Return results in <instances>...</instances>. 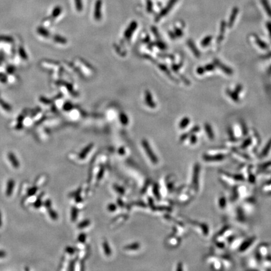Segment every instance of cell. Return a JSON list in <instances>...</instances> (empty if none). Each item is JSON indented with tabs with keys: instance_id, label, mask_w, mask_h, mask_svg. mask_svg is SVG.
Listing matches in <instances>:
<instances>
[{
	"instance_id": "obj_1",
	"label": "cell",
	"mask_w": 271,
	"mask_h": 271,
	"mask_svg": "<svg viewBox=\"0 0 271 271\" xmlns=\"http://www.w3.org/2000/svg\"><path fill=\"white\" fill-rule=\"evenodd\" d=\"M200 171V166L199 163L196 162L195 164L193 167V176L191 179V187L193 190L196 192L198 190L199 188V175Z\"/></svg>"
},
{
	"instance_id": "obj_2",
	"label": "cell",
	"mask_w": 271,
	"mask_h": 271,
	"mask_svg": "<svg viewBox=\"0 0 271 271\" xmlns=\"http://www.w3.org/2000/svg\"><path fill=\"white\" fill-rule=\"evenodd\" d=\"M219 176L222 181L226 185L234 186L237 184V181L233 177V175L230 174L227 172L221 171H220Z\"/></svg>"
},
{
	"instance_id": "obj_3",
	"label": "cell",
	"mask_w": 271,
	"mask_h": 271,
	"mask_svg": "<svg viewBox=\"0 0 271 271\" xmlns=\"http://www.w3.org/2000/svg\"><path fill=\"white\" fill-rule=\"evenodd\" d=\"M177 1L178 0H169L167 5L161 10L160 13H159L157 16L155 18V22H158L160 21L161 18H163L164 16H167L168 13L171 11V9L173 8L174 5L177 3Z\"/></svg>"
},
{
	"instance_id": "obj_4",
	"label": "cell",
	"mask_w": 271,
	"mask_h": 271,
	"mask_svg": "<svg viewBox=\"0 0 271 271\" xmlns=\"http://www.w3.org/2000/svg\"><path fill=\"white\" fill-rule=\"evenodd\" d=\"M231 153L232 157L234 158L235 160L240 162H243V163L248 162L251 160V158H250L249 155L240 152L239 151L236 150L235 148H232Z\"/></svg>"
},
{
	"instance_id": "obj_5",
	"label": "cell",
	"mask_w": 271,
	"mask_h": 271,
	"mask_svg": "<svg viewBox=\"0 0 271 271\" xmlns=\"http://www.w3.org/2000/svg\"><path fill=\"white\" fill-rule=\"evenodd\" d=\"M142 144H143V146L144 149L145 151L146 152L148 157L150 158V159L151 160L152 163L157 164L158 162V158H157L156 156V155L154 154L153 151H152V149L150 147V144H149L147 140H143V141H142Z\"/></svg>"
},
{
	"instance_id": "obj_6",
	"label": "cell",
	"mask_w": 271,
	"mask_h": 271,
	"mask_svg": "<svg viewBox=\"0 0 271 271\" xmlns=\"http://www.w3.org/2000/svg\"><path fill=\"white\" fill-rule=\"evenodd\" d=\"M257 239V237L255 236H253L250 237V238L247 239L246 240H243L241 244L239 247V250L240 252H244L247 249H249L250 247H251L253 243Z\"/></svg>"
},
{
	"instance_id": "obj_7",
	"label": "cell",
	"mask_w": 271,
	"mask_h": 271,
	"mask_svg": "<svg viewBox=\"0 0 271 271\" xmlns=\"http://www.w3.org/2000/svg\"><path fill=\"white\" fill-rule=\"evenodd\" d=\"M226 158L225 154H205L203 155V160L206 162H218L224 160Z\"/></svg>"
},
{
	"instance_id": "obj_8",
	"label": "cell",
	"mask_w": 271,
	"mask_h": 271,
	"mask_svg": "<svg viewBox=\"0 0 271 271\" xmlns=\"http://www.w3.org/2000/svg\"><path fill=\"white\" fill-rule=\"evenodd\" d=\"M102 1L97 0L95 3L94 9V18L96 21H100L102 18Z\"/></svg>"
},
{
	"instance_id": "obj_9",
	"label": "cell",
	"mask_w": 271,
	"mask_h": 271,
	"mask_svg": "<svg viewBox=\"0 0 271 271\" xmlns=\"http://www.w3.org/2000/svg\"><path fill=\"white\" fill-rule=\"evenodd\" d=\"M213 64L215 65V67H218L219 69H221L223 72L225 73L227 75H232L233 74V70L228 66L225 65V64H223L222 62L217 59H215L213 60Z\"/></svg>"
},
{
	"instance_id": "obj_10",
	"label": "cell",
	"mask_w": 271,
	"mask_h": 271,
	"mask_svg": "<svg viewBox=\"0 0 271 271\" xmlns=\"http://www.w3.org/2000/svg\"><path fill=\"white\" fill-rule=\"evenodd\" d=\"M255 203L256 201L255 199L253 198H249L246 199L244 202H243V208H242L245 212L247 211V212H251L255 205Z\"/></svg>"
},
{
	"instance_id": "obj_11",
	"label": "cell",
	"mask_w": 271,
	"mask_h": 271,
	"mask_svg": "<svg viewBox=\"0 0 271 271\" xmlns=\"http://www.w3.org/2000/svg\"><path fill=\"white\" fill-rule=\"evenodd\" d=\"M138 27V23L136 22L133 21L128 26L127 29L126 30V31L124 32V36L127 39H129L133 35V34L135 32V30H136Z\"/></svg>"
},
{
	"instance_id": "obj_12",
	"label": "cell",
	"mask_w": 271,
	"mask_h": 271,
	"mask_svg": "<svg viewBox=\"0 0 271 271\" xmlns=\"http://www.w3.org/2000/svg\"><path fill=\"white\" fill-rule=\"evenodd\" d=\"M144 100L145 103L146 104L148 107H150L152 109H153L156 107V104L153 101L152 96L151 93L149 90H146L144 92Z\"/></svg>"
},
{
	"instance_id": "obj_13",
	"label": "cell",
	"mask_w": 271,
	"mask_h": 271,
	"mask_svg": "<svg viewBox=\"0 0 271 271\" xmlns=\"http://www.w3.org/2000/svg\"><path fill=\"white\" fill-rule=\"evenodd\" d=\"M269 245L267 244V243H262V244H260L259 246L258 249H257V252L259 253L260 255L262 257V258H264V257H265L268 255H269Z\"/></svg>"
},
{
	"instance_id": "obj_14",
	"label": "cell",
	"mask_w": 271,
	"mask_h": 271,
	"mask_svg": "<svg viewBox=\"0 0 271 271\" xmlns=\"http://www.w3.org/2000/svg\"><path fill=\"white\" fill-rule=\"evenodd\" d=\"M239 11V9L237 7H234L232 9V11L231 14H230L228 24H227L229 28H232V27L233 26V23H234L235 22V20L237 18V15H238Z\"/></svg>"
},
{
	"instance_id": "obj_15",
	"label": "cell",
	"mask_w": 271,
	"mask_h": 271,
	"mask_svg": "<svg viewBox=\"0 0 271 271\" xmlns=\"http://www.w3.org/2000/svg\"><path fill=\"white\" fill-rule=\"evenodd\" d=\"M226 26H227V23L224 20H222L220 23V33H219V35L217 38V42L218 44L221 43L222 40H223V38H224V34L225 32V29H226Z\"/></svg>"
},
{
	"instance_id": "obj_16",
	"label": "cell",
	"mask_w": 271,
	"mask_h": 271,
	"mask_svg": "<svg viewBox=\"0 0 271 271\" xmlns=\"http://www.w3.org/2000/svg\"><path fill=\"white\" fill-rule=\"evenodd\" d=\"M187 45L189 48L191 50L192 53L194 54L195 57H196V58H199V57H200V51L198 50V48L195 45V44L193 42V41L191 39L188 40Z\"/></svg>"
},
{
	"instance_id": "obj_17",
	"label": "cell",
	"mask_w": 271,
	"mask_h": 271,
	"mask_svg": "<svg viewBox=\"0 0 271 271\" xmlns=\"http://www.w3.org/2000/svg\"><path fill=\"white\" fill-rule=\"evenodd\" d=\"M220 259L221 260L222 266L226 268H230L233 266L232 260L229 255H222Z\"/></svg>"
},
{
	"instance_id": "obj_18",
	"label": "cell",
	"mask_w": 271,
	"mask_h": 271,
	"mask_svg": "<svg viewBox=\"0 0 271 271\" xmlns=\"http://www.w3.org/2000/svg\"><path fill=\"white\" fill-rule=\"evenodd\" d=\"M236 218L238 222L243 223L245 222V216L244 211L242 208H238L236 211Z\"/></svg>"
},
{
	"instance_id": "obj_19",
	"label": "cell",
	"mask_w": 271,
	"mask_h": 271,
	"mask_svg": "<svg viewBox=\"0 0 271 271\" xmlns=\"http://www.w3.org/2000/svg\"><path fill=\"white\" fill-rule=\"evenodd\" d=\"M243 240H244V239H243V237H235L234 239H233L232 241V242L230 243L231 249H235L237 248V247H239V246L240 245V244H241Z\"/></svg>"
},
{
	"instance_id": "obj_20",
	"label": "cell",
	"mask_w": 271,
	"mask_h": 271,
	"mask_svg": "<svg viewBox=\"0 0 271 271\" xmlns=\"http://www.w3.org/2000/svg\"><path fill=\"white\" fill-rule=\"evenodd\" d=\"M229 152V150L227 148L222 147L219 148L213 149L210 151L209 154H225Z\"/></svg>"
},
{
	"instance_id": "obj_21",
	"label": "cell",
	"mask_w": 271,
	"mask_h": 271,
	"mask_svg": "<svg viewBox=\"0 0 271 271\" xmlns=\"http://www.w3.org/2000/svg\"><path fill=\"white\" fill-rule=\"evenodd\" d=\"M204 129H205L206 134H207L208 136V138L211 140H213L215 138V136H214V133H213L212 127L210 126V124L208 123H205L204 124Z\"/></svg>"
},
{
	"instance_id": "obj_22",
	"label": "cell",
	"mask_w": 271,
	"mask_h": 271,
	"mask_svg": "<svg viewBox=\"0 0 271 271\" xmlns=\"http://www.w3.org/2000/svg\"><path fill=\"white\" fill-rule=\"evenodd\" d=\"M270 149H271V139H270V140L268 141L267 143L265 146V147L264 148L263 150L261 152V154H260V157L262 158L266 157L267 156V154L269 153Z\"/></svg>"
},
{
	"instance_id": "obj_23",
	"label": "cell",
	"mask_w": 271,
	"mask_h": 271,
	"mask_svg": "<svg viewBox=\"0 0 271 271\" xmlns=\"http://www.w3.org/2000/svg\"><path fill=\"white\" fill-rule=\"evenodd\" d=\"M253 37H254V39H255V42L257 43V45H258L260 48H261L262 49H264V50H266L269 48L268 45H267L265 42H263L262 40L260 39L257 35H253Z\"/></svg>"
},
{
	"instance_id": "obj_24",
	"label": "cell",
	"mask_w": 271,
	"mask_h": 271,
	"mask_svg": "<svg viewBox=\"0 0 271 271\" xmlns=\"http://www.w3.org/2000/svg\"><path fill=\"white\" fill-rule=\"evenodd\" d=\"M260 263H261L262 266L266 269L271 268V255L270 254L267 256L264 257Z\"/></svg>"
},
{
	"instance_id": "obj_25",
	"label": "cell",
	"mask_w": 271,
	"mask_h": 271,
	"mask_svg": "<svg viewBox=\"0 0 271 271\" xmlns=\"http://www.w3.org/2000/svg\"><path fill=\"white\" fill-rule=\"evenodd\" d=\"M263 7L265 9V11L267 13V15H268L270 18H271V6L270 5V3H269L268 0H260Z\"/></svg>"
},
{
	"instance_id": "obj_26",
	"label": "cell",
	"mask_w": 271,
	"mask_h": 271,
	"mask_svg": "<svg viewBox=\"0 0 271 271\" xmlns=\"http://www.w3.org/2000/svg\"><path fill=\"white\" fill-rule=\"evenodd\" d=\"M226 92L228 96L231 98L233 101L235 102H239L240 101L238 94H237L235 91H232L230 89H227L226 91Z\"/></svg>"
},
{
	"instance_id": "obj_27",
	"label": "cell",
	"mask_w": 271,
	"mask_h": 271,
	"mask_svg": "<svg viewBox=\"0 0 271 271\" xmlns=\"http://www.w3.org/2000/svg\"><path fill=\"white\" fill-rule=\"evenodd\" d=\"M252 144V139L250 137H248L246 140L243 142L242 144L240 145V149L242 150H245L247 148H248Z\"/></svg>"
},
{
	"instance_id": "obj_28",
	"label": "cell",
	"mask_w": 271,
	"mask_h": 271,
	"mask_svg": "<svg viewBox=\"0 0 271 271\" xmlns=\"http://www.w3.org/2000/svg\"><path fill=\"white\" fill-rule=\"evenodd\" d=\"M262 191L269 195H271V179L267 181L262 188Z\"/></svg>"
},
{
	"instance_id": "obj_29",
	"label": "cell",
	"mask_w": 271,
	"mask_h": 271,
	"mask_svg": "<svg viewBox=\"0 0 271 271\" xmlns=\"http://www.w3.org/2000/svg\"><path fill=\"white\" fill-rule=\"evenodd\" d=\"M169 242L170 243V244L171 245H174V246H177L179 245V243H181V239L178 237L177 235H176L175 237H170L169 239Z\"/></svg>"
},
{
	"instance_id": "obj_30",
	"label": "cell",
	"mask_w": 271,
	"mask_h": 271,
	"mask_svg": "<svg viewBox=\"0 0 271 271\" xmlns=\"http://www.w3.org/2000/svg\"><path fill=\"white\" fill-rule=\"evenodd\" d=\"M8 156L9 161H11V163L13 165V167L15 168H18L19 167V164H18V162L17 161V160L16 157L15 156V155L12 153H9Z\"/></svg>"
},
{
	"instance_id": "obj_31",
	"label": "cell",
	"mask_w": 271,
	"mask_h": 271,
	"mask_svg": "<svg viewBox=\"0 0 271 271\" xmlns=\"http://www.w3.org/2000/svg\"><path fill=\"white\" fill-rule=\"evenodd\" d=\"M210 265L211 266L212 268L214 270H220V269H222V267H223L222 262H221V260H220V258L218 260H215V261L212 262L211 264H210Z\"/></svg>"
},
{
	"instance_id": "obj_32",
	"label": "cell",
	"mask_w": 271,
	"mask_h": 271,
	"mask_svg": "<svg viewBox=\"0 0 271 271\" xmlns=\"http://www.w3.org/2000/svg\"><path fill=\"white\" fill-rule=\"evenodd\" d=\"M189 122H190V119H189L188 117H185L184 118H183L181 121L179 122V128L180 129L186 128L188 126V124H189Z\"/></svg>"
},
{
	"instance_id": "obj_33",
	"label": "cell",
	"mask_w": 271,
	"mask_h": 271,
	"mask_svg": "<svg viewBox=\"0 0 271 271\" xmlns=\"http://www.w3.org/2000/svg\"><path fill=\"white\" fill-rule=\"evenodd\" d=\"M212 39H213V36L212 35H208L205 36L201 42V45L203 47H207L210 44V43L212 42Z\"/></svg>"
},
{
	"instance_id": "obj_34",
	"label": "cell",
	"mask_w": 271,
	"mask_h": 271,
	"mask_svg": "<svg viewBox=\"0 0 271 271\" xmlns=\"http://www.w3.org/2000/svg\"><path fill=\"white\" fill-rule=\"evenodd\" d=\"M62 11V9L60 7V6H57L55 8H53L52 13V16L53 18H57L58 17Z\"/></svg>"
},
{
	"instance_id": "obj_35",
	"label": "cell",
	"mask_w": 271,
	"mask_h": 271,
	"mask_svg": "<svg viewBox=\"0 0 271 271\" xmlns=\"http://www.w3.org/2000/svg\"><path fill=\"white\" fill-rule=\"evenodd\" d=\"M219 207L222 209L225 208L227 205V199L224 196H221L218 199Z\"/></svg>"
},
{
	"instance_id": "obj_36",
	"label": "cell",
	"mask_w": 271,
	"mask_h": 271,
	"mask_svg": "<svg viewBox=\"0 0 271 271\" xmlns=\"http://www.w3.org/2000/svg\"><path fill=\"white\" fill-rule=\"evenodd\" d=\"M13 186H14V181L13 180H9L7 185V188H6V195H9L13 191Z\"/></svg>"
},
{
	"instance_id": "obj_37",
	"label": "cell",
	"mask_w": 271,
	"mask_h": 271,
	"mask_svg": "<svg viewBox=\"0 0 271 271\" xmlns=\"http://www.w3.org/2000/svg\"><path fill=\"white\" fill-rule=\"evenodd\" d=\"M76 5V9L79 12H81L83 9V3L82 0H74Z\"/></svg>"
},
{
	"instance_id": "obj_38",
	"label": "cell",
	"mask_w": 271,
	"mask_h": 271,
	"mask_svg": "<svg viewBox=\"0 0 271 271\" xmlns=\"http://www.w3.org/2000/svg\"><path fill=\"white\" fill-rule=\"evenodd\" d=\"M271 167V161H267V162H264L263 164H261L260 165H259V171H264V170H266V169H267V168H269V167Z\"/></svg>"
},
{
	"instance_id": "obj_39",
	"label": "cell",
	"mask_w": 271,
	"mask_h": 271,
	"mask_svg": "<svg viewBox=\"0 0 271 271\" xmlns=\"http://www.w3.org/2000/svg\"><path fill=\"white\" fill-rule=\"evenodd\" d=\"M240 126H241L243 135L245 136H246L248 134L249 131H248V129H247V127L244 121H240Z\"/></svg>"
},
{
	"instance_id": "obj_40",
	"label": "cell",
	"mask_w": 271,
	"mask_h": 271,
	"mask_svg": "<svg viewBox=\"0 0 271 271\" xmlns=\"http://www.w3.org/2000/svg\"><path fill=\"white\" fill-rule=\"evenodd\" d=\"M92 145H89L87 147H86V148H85L84 150L82 151V152H81V154H80V157L81 158H84L85 156H86V154L88 153V152H89L91 148H92Z\"/></svg>"
},
{
	"instance_id": "obj_41",
	"label": "cell",
	"mask_w": 271,
	"mask_h": 271,
	"mask_svg": "<svg viewBox=\"0 0 271 271\" xmlns=\"http://www.w3.org/2000/svg\"><path fill=\"white\" fill-rule=\"evenodd\" d=\"M189 143L191 144H195L197 143L198 138L197 136L195 135V134H192L189 136Z\"/></svg>"
},
{
	"instance_id": "obj_42",
	"label": "cell",
	"mask_w": 271,
	"mask_h": 271,
	"mask_svg": "<svg viewBox=\"0 0 271 271\" xmlns=\"http://www.w3.org/2000/svg\"><path fill=\"white\" fill-rule=\"evenodd\" d=\"M204 69H205V72H211V71L214 70V69H215V65H214V64L210 63V64H208V65H205L204 67Z\"/></svg>"
},
{
	"instance_id": "obj_43",
	"label": "cell",
	"mask_w": 271,
	"mask_h": 271,
	"mask_svg": "<svg viewBox=\"0 0 271 271\" xmlns=\"http://www.w3.org/2000/svg\"><path fill=\"white\" fill-rule=\"evenodd\" d=\"M120 120L123 124H127L128 123V119L126 114H121L120 115Z\"/></svg>"
},
{
	"instance_id": "obj_44",
	"label": "cell",
	"mask_w": 271,
	"mask_h": 271,
	"mask_svg": "<svg viewBox=\"0 0 271 271\" xmlns=\"http://www.w3.org/2000/svg\"><path fill=\"white\" fill-rule=\"evenodd\" d=\"M152 2L151 0H147L146 1V9L149 13H151L152 11Z\"/></svg>"
},
{
	"instance_id": "obj_45",
	"label": "cell",
	"mask_w": 271,
	"mask_h": 271,
	"mask_svg": "<svg viewBox=\"0 0 271 271\" xmlns=\"http://www.w3.org/2000/svg\"><path fill=\"white\" fill-rule=\"evenodd\" d=\"M175 35L176 37H181L183 35V32L182 30L178 28H175Z\"/></svg>"
},
{
	"instance_id": "obj_46",
	"label": "cell",
	"mask_w": 271,
	"mask_h": 271,
	"mask_svg": "<svg viewBox=\"0 0 271 271\" xmlns=\"http://www.w3.org/2000/svg\"><path fill=\"white\" fill-rule=\"evenodd\" d=\"M103 247H104L105 253H106L107 254V255H109V254H110V252H110V250H109V245H108L107 242H104V243Z\"/></svg>"
},
{
	"instance_id": "obj_47",
	"label": "cell",
	"mask_w": 271,
	"mask_h": 271,
	"mask_svg": "<svg viewBox=\"0 0 271 271\" xmlns=\"http://www.w3.org/2000/svg\"><path fill=\"white\" fill-rule=\"evenodd\" d=\"M242 89H243V87H242V85L239 84V85H237V86L235 87L234 91H235V92L237 94H239L240 92H242Z\"/></svg>"
},
{
	"instance_id": "obj_48",
	"label": "cell",
	"mask_w": 271,
	"mask_h": 271,
	"mask_svg": "<svg viewBox=\"0 0 271 271\" xmlns=\"http://www.w3.org/2000/svg\"><path fill=\"white\" fill-rule=\"evenodd\" d=\"M196 72H197V73L199 74V75H202V74H203L205 72L204 67H198L197 69H196Z\"/></svg>"
},
{
	"instance_id": "obj_49",
	"label": "cell",
	"mask_w": 271,
	"mask_h": 271,
	"mask_svg": "<svg viewBox=\"0 0 271 271\" xmlns=\"http://www.w3.org/2000/svg\"><path fill=\"white\" fill-rule=\"evenodd\" d=\"M38 32H39L40 33H42L43 35H45V36H47V35L49 34L48 32H47L46 30L43 29V28H38Z\"/></svg>"
},
{
	"instance_id": "obj_50",
	"label": "cell",
	"mask_w": 271,
	"mask_h": 271,
	"mask_svg": "<svg viewBox=\"0 0 271 271\" xmlns=\"http://www.w3.org/2000/svg\"><path fill=\"white\" fill-rule=\"evenodd\" d=\"M138 247H139V245L137 243H133V244H132V245H129L128 247H127V249H137L138 248Z\"/></svg>"
},
{
	"instance_id": "obj_51",
	"label": "cell",
	"mask_w": 271,
	"mask_h": 271,
	"mask_svg": "<svg viewBox=\"0 0 271 271\" xmlns=\"http://www.w3.org/2000/svg\"><path fill=\"white\" fill-rule=\"evenodd\" d=\"M266 26H267V29H268V32H269V36H270V38H271V22H267V23H266Z\"/></svg>"
},
{
	"instance_id": "obj_52",
	"label": "cell",
	"mask_w": 271,
	"mask_h": 271,
	"mask_svg": "<svg viewBox=\"0 0 271 271\" xmlns=\"http://www.w3.org/2000/svg\"><path fill=\"white\" fill-rule=\"evenodd\" d=\"M183 264L181 262H179L178 264V266H177V270H183Z\"/></svg>"
},
{
	"instance_id": "obj_53",
	"label": "cell",
	"mask_w": 271,
	"mask_h": 271,
	"mask_svg": "<svg viewBox=\"0 0 271 271\" xmlns=\"http://www.w3.org/2000/svg\"><path fill=\"white\" fill-rule=\"evenodd\" d=\"M172 68H173V70L175 72H178L179 69L180 68V66L178 65H174L172 67Z\"/></svg>"
},
{
	"instance_id": "obj_54",
	"label": "cell",
	"mask_w": 271,
	"mask_h": 271,
	"mask_svg": "<svg viewBox=\"0 0 271 271\" xmlns=\"http://www.w3.org/2000/svg\"><path fill=\"white\" fill-rule=\"evenodd\" d=\"M1 225V213H0V227Z\"/></svg>"
}]
</instances>
